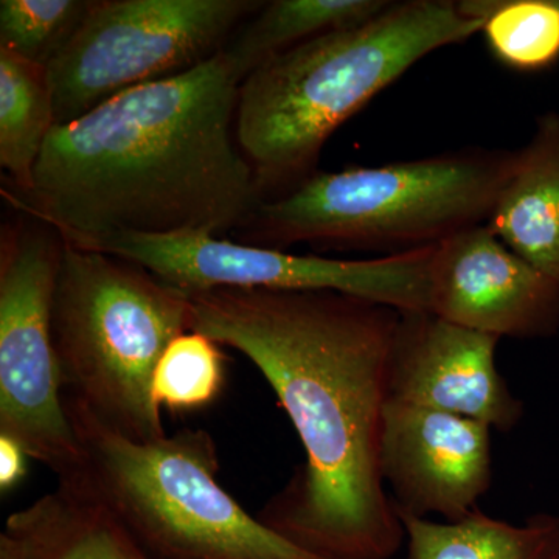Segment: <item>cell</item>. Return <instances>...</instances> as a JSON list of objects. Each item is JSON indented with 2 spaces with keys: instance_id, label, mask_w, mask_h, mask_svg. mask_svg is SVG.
I'll return each mask as SVG.
<instances>
[{
  "instance_id": "cell-8",
  "label": "cell",
  "mask_w": 559,
  "mask_h": 559,
  "mask_svg": "<svg viewBox=\"0 0 559 559\" xmlns=\"http://www.w3.org/2000/svg\"><path fill=\"white\" fill-rule=\"evenodd\" d=\"M261 5L257 0H95L80 31L47 68L57 123L212 60Z\"/></svg>"
},
{
  "instance_id": "cell-15",
  "label": "cell",
  "mask_w": 559,
  "mask_h": 559,
  "mask_svg": "<svg viewBox=\"0 0 559 559\" xmlns=\"http://www.w3.org/2000/svg\"><path fill=\"white\" fill-rule=\"evenodd\" d=\"M400 518L409 559H559V514H532L520 525L480 509L457 522Z\"/></svg>"
},
{
  "instance_id": "cell-10",
  "label": "cell",
  "mask_w": 559,
  "mask_h": 559,
  "mask_svg": "<svg viewBox=\"0 0 559 559\" xmlns=\"http://www.w3.org/2000/svg\"><path fill=\"white\" fill-rule=\"evenodd\" d=\"M491 428L450 412L390 400L381 469L399 514L457 522L492 485Z\"/></svg>"
},
{
  "instance_id": "cell-7",
  "label": "cell",
  "mask_w": 559,
  "mask_h": 559,
  "mask_svg": "<svg viewBox=\"0 0 559 559\" xmlns=\"http://www.w3.org/2000/svg\"><path fill=\"white\" fill-rule=\"evenodd\" d=\"M0 240V436L57 476L79 484L84 454L66 409L51 305L64 240L22 213Z\"/></svg>"
},
{
  "instance_id": "cell-17",
  "label": "cell",
  "mask_w": 559,
  "mask_h": 559,
  "mask_svg": "<svg viewBox=\"0 0 559 559\" xmlns=\"http://www.w3.org/2000/svg\"><path fill=\"white\" fill-rule=\"evenodd\" d=\"M57 124L49 70L0 49V165L14 193L31 190L36 164Z\"/></svg>"
},
{
  "instance_id": "cell-13",
  "label": "cell",
  "mask_w": 559,
  "mask_h": 559,
  "mask_svg": "<svg viewBox=\"0 0 559 559\" xmlns=\"http://www.w3.org/2000/svg\"><path fill=\"white\" fill-rule=\"evenodd\" d=\"M485 224L507 248L559 286L558 112L536 120Z\"/></svg>"
},
{
  "instance_id": "cell-11",
  "label": "cell",
  "mask_w": 559,
  "mask_h": 559,
  "mask_svg": "<svg viewBox=\"0 0 559 559\" xmlns=\"http://www.w3.org/2000/svg\"><path fill=\"white\" fill-rule=\"evenodd\" d=\"M430 312L500 340H546L559 331V286L479 224L433 249Z\"/></svg>"
},
{
  "instance_id": "cell-2",
  "label": "cell",
  "mask_w": 559,
  "mask_h": 559,
  "mask_svg": "<svg viewBox=\"0 0 559 559\" xmlns=\"http://www.w3.org/2000/svg\"><path fill=\"white\" fill-rule=\"evenodd\" d=\"M241 81L223 50L57 124L31 190L7 200L83 249L240 229L263 201L235 130Z\"/></svg>"
},
{
  "instance_id": "cell-14",
  "label": "cell",
  "mask_w": 559,
  "mask_h": 559,
  "mask_svg": "<svg viewBox=\"0 0 559 559\" xmlns=\"http://www.w3.org/2000/svg\"><path fill=\"white\" fill-rule=\"evenodd\" d=\"M0 559H153L100 502L79 487L53 491L10 514Z\"/></svg>"
},
{
  "instance_id": "cell-6",
  "label": "cell",
  "mask_w": 559,
  "mask_h": 559,
  "mask_svg": "<svg viewBox=\"0 0 559 559\" xmlns=\"http://www.w3.org/2000/svg\"><path fill=\"white\" fill-rule=\"evenodd\" d=\"M190 320L182 290L131 261L64 241L51 305L62 389L121 436L167 437L154 371Z\"/></svg>"
},
{
  "instance_id": "cell-4",
  "label": "cell",
  "mask_w": 559,
  "mask_h": 559,
  "mask_svg": "<svg viewBox=\"0 0 559 559\" xmlns=\"http://www.w3.org/2000/svg\"><path fill=\"white\" fill-rule=\"evenodd\" d=\"M516 151L469 148L380 167L316 171L261 201L240 242L283 250H377L388 255L440 245L487 223Z\"/></svg>"
},
{
  "instance_id": "cell-20",
  "label": "cell",
  "mask_w": 559,
  "mask_h": 559,
  "mask_svg": "<svg viewBox=\"0 0 559 559\" xmlns=\"http://www.w3.org/2000/svg\"><path fill=\"white\" fill-rule=\"evenodd\" d=\"M226 382L219 345L189 331L168 345L154 371L153 396L171 412L204 409L215 403Z\"/></svg>"
},
{
  "instance_id": "cell-16",
  "label": "cell",
  "mask_w": 559,
  "mask_h": 559,
  "mask_svg": "<svg viewBox=\"0 0 559 559\" xmlns=\"http://www.w3.org/2000/svg\"><path fill=\"white\" fill-rule=\"evenodd\" d=\"M388 0H272L234 33L224 53L242 80L271 58L300 44L378 16Z\"/></svg>"
},
{
  "instance_id": "cell-3",
  "label": "cell",
  "mask_w": 559,
  "mask_h": 559,
  "mask_svg": "<svg viewBox=\"0 0 559 559\" xmlns=\"http://www.w3.org/2000/svg\"><path fill=\"white\" fill-rule=\"evenodd\" d=\"M481 25L460 2H390L370 21L253 69L240 84L235 130L263 201L314 175L331 134L412 66Z\"/></svg>"
},
{
  "instance_id": "cell-5",
  "label": "cell",
  "mask_w": 559,
  "mask_h": 559,
  "mask_svg": "<svg viewBox=\"0 0 559 559\" xmlns=\"http://www.w3.org/2000/svg\"><path fill=\"white\" fill-rule=\"evenodd\" d=\"M64 400L84 454L83 477L72 487L100 502L151 558L325 559L283 538L221 487L218 447L207 430L139 443L79 400Z\"/></svg>"
},
{
  "instance_id": "cell-21",
  "label": "cell",
  "mask_w": 559,
  "mask_h": 559,
  "mask_svg": "<svg viewBox=\"0 0 559 559\" xmlns=\"http://www.w3.org/2000/svg\"><path fill=\"white\" fill-rule=\"evenodd\" d=\"M25 459H28L27 454L16 441L10 437L0 436V489L3 495L24 479L27 473Z\"/></svg>"
},
{
  "instance_id": "cell-9",
  "label": "cell",
  "mask_w": 559,
  "mask_h": 559,
  "mask_svg": "<svg viewBox=\"0 0 559 559\" xmlns=\"http://www.w3.org/2000/svg\"><path fill=\"white\" fill-rule=\"evenodd\" d=\"M433 249L342 260L182 234L121 235L92 250L139 264L186 294L215 288L336 290L400 312H430Z\"/></svg>"
},
{
  "instance_id": "cell-1",
  "label": "cell",
  "mask_w": 559,
  "mask_h": 559,
  "mask_svg": "<svg viewBox=\"0 0 559 559\" xmlns=\"http://www.w3.org/2000/svg\"><path fill=\"white\" fill-rule=\"evenodd\" d=\"M190 331L240 352L288 415L305 460L257 518L325 559H392L406 530L381 469L401 312L336 290L187 294Z\"/></svg>"
},
{
  "instance_id": "cell-19",
  "label": "cell",
  "mask_w": 559,
  "mask_h": 559,
  "mask_svg": "<svg viewBox=\"0 0 559 559\" xmlns=\"http://www.w3.org/2000/svg\"><path fill=\"white\" fill-rule=\"evenodd\" d=\"M95 2V0H94ZM92 0H2L0 49L49 68L94 5Z\"/></svg>"
},
{
  "instance_id": "cell-12",
  "label": "cell",
  "mask_w": 559,
  "mask_h": 559,
  "mask_svg": "<svg viewBox=\"0 0 559 559\" xmlns=\"http://www.w3.org/2000/svg\"><path fill=\"white\" fill-rule=\"evenodd\" d=\"M499 341L432 312H401L392 353V400L511 432L525 409L499 373Z\"/></svg>"
},
{
  "instance_id": "cell-18",
  "label": "cell",
  "mask_w": 559,
  "mask_h": 559,
  "mask_svg": "<svg viewBox=\"0 0 559 559\" xmlns=\"http://www.w3.org/2000/svg\"><path fill=\"white\" fill-rule=\"evenodd\" d=\"M481 21L492 57L518 72H538L559 60V0L460 2Z\"/></svg>"
}]
</instances>
